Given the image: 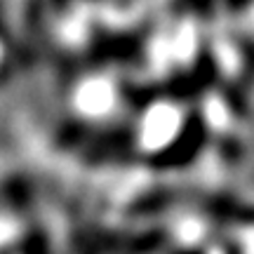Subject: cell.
Listing matches in <instances>:
<instances>
[{
  "instance_id": "6da1fadb",
  "label": "cell",
  "mask_w": 254,
  "mask_h": 254,
  "mask_svg": "<svg viewBox=\"0 0 254 254\" xmlns=\"http://www.w3.org/2000/svg\"><path fill=\"white\" fill-rule=\"evenodd\" d=\"M78 109L87 116H99L113 104V87L106 80H90L78 90Z\"/></svg>"
},
{
  "instance_id": "7a4b0ae2",
  "label": "cell",
  "mask_w": 254,
  "mask_h": 254,
  "mask_svg": "<svg viewBox=\"0 0 254 254\" xmlns=\"http://www.w3.org/2000/svg\"><path fill=\"white\" fill-rule=\"evenodd\" d=\"M174 125H177V113L172 109H167V106L153 109L144 125V134L148 139V144H163L174 132Z\"/></svg>"
}]
</instances>
